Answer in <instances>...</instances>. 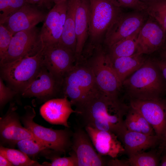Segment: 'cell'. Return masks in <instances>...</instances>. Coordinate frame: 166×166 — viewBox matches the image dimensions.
I'll use <instances>...</instances> for the list:
<instances>
[{
  "label": "cell",
  "mask_w": 166,
  "mask_h": 166,
  "mask_svg": "<svg viewBox=\"0 0 166 166\" xmlns=\"http://www.w3.org/2000/svg\"><path fill=\"white\" fill-rule=\"evenodd\" d=\"M75 106L79 126L84 128L90 127L117 135L124 127L126 106L109 99L98 89Z\"/></svg>",
  "instance_id": "obj_1"
},
{
  "label": "cell",
  "mask_w": 166,
  "mask_h": 166,
  "mask_svg": "<svg viewBox=\"0 0 166 166\" xmlns=\"http://www.w3.org/2000/svg\"><path fill=\"white\" fill-rule=\"evenodd\" d=\"M130 99H160L166 83L155 60L146 59L144 64L122 83Z\"/></svg>",
  "instance_id": "obj_2"
},
{
  "label": "cell",
  "mask_w": 166,
  "mask_h": 166,
  "mask_svg": "<svg viewBox=\"0 0 166 166\" xmlns=\"http://www.w3.org/2000/svg\"><path fill=\"white\" fill-rule=\"evenodd\" d=\"M89 0L88 38L82 53L86 57L103 45L108 30L123 13L110 0Z\"/></svg>",
  "instance_id": "obj_3"
},
{
  "label": "cell",
  "mask_w": 166,
  "mask_h": 166,
  "mask_svg": "<svg viewBox=\"0 0 166 166\" xmlns=\"http://www.w3.org/2000/svg\"><path fill=\"white\" fill-rule=\"evenodd\" d=\"M98 89L93 71L86 60L80 59L65 74L63 79V97L75 106Z\"/></svg>",
  "instance_id": "obj_4"
},
{
  "label": "cell",
  "mask_w": 166,
  "mask_h": 166,
  "mask_svg": "<svg viewBox=\"0 0 166 166\" xmlns=\"http://www.w3.org/2000/svg\"><path fill=\"white\" fill-rule=\"evenodd\" d=\"M24 109L25 113L20 120L24 127L31 132L39 143L61 154L71 150L73 132L70 128L54 129L45 127L34 121L36 112L34 108L26 105Z\"/></svg>",
  "instance_id": "obj_5"
},
{
  "label": "cell",
  "mask_w": 166,
  "mask_h": 166,
  "mask_svg": "<svg viewBox=\"0 0 166 166\" xmlns=\"http://www.w3.org/2000/svg\"><path fill=\"white\" fill-rule=\"evenodd\" d=\"M86 60L93 72L97 87L104 96L119 101L122 84L114 71L106 49L101 45Z\"/></svg>",
  "instance_id": "obj_6"
},
{
  "label": "cell",
  "mask_w": 166,
  "mask_h": 166,
  "mask_svg": "<svg viewBox=\"0 0 166 166\" xmlns=\"http://www.w3.org/2000/svg\"><path fill=\"white\" fill-rule=\"evenodd\" d=\"M43 49L34 56L0 65L1 77L18 93L32 81L42 65Z\"/></svg>",
  "instance_id": "obj_7"
},
{
  "label": "cell",
  "mask_w": 166,
  "mask_h": 166,
  "mask_svg": "<svg viewBox=\"0 0 166 166\" xmlns=\"http://www.w3.org/2000/svg\"><path fill=\"white\" fill-rule=\"evenodd\" d=\"M40 30L36 26L14 34L6 52L0 60V65L34 56L41 51L43 45Z\"/></svg>",
  "instance_id": "obj_8"
},
{
  "label": "cell",
  "mask_w": 166,
  "mask_h": 166,
  "mask_svg": "<svg viewBox=\"0 0 166 166\" xmlns=\"http://www.w3.org/2000/svg\"><path fill=\"white\" fill-rule=\"evenodd\" d=\"M130 107L144 117L162 141L166 140V103L160 99H130Z\"/></svg>",
  "instance_id": "obj_9"
},
{
  "label": "cell",
  "mask_w": 166,
  "mask_h": 166,
  "mask_svg": "<svg viewBox=\"0 0 166 166\" xmlns=\"http://www.w3.org/2000/svg\"><path fill=\"white\" fill-rule=\"evenodd\" d=\"M62 82L42 64L34 78L20 93L23 97H34L46 101L62 95Z\"/></svg>",
  "instance_id": "obj_10"
},
{
  "label": "cell",
  "mask_w": 166,
  "mask_h": 166,
  "mask_svg": "<svg viewBox=\"0 0 166 166\" xmlns=\"http://www.w3.org/2000/svg\"><path fill=\"white\" fill-rule=\"evenodd\" d=\"M145 13L136 10L123 13L106 32L103 42L105 46L108 49L140 29L146 20Z\"/></svg>",
  "instance_id": "obj_11"
},
{
  "label": "cell",
  "mask_w": 166,
  "mask_h": 166,
  "mask_svg": "<svg viewBox=\"0 0 166 166\" xmlns=\"http://www.w3.org/2000/svg\"><path fill=\"white\" fill-rule=\"evenodd\" d=\"M76 61L75 53L59 43L43 46L42 64L61 82L65 74L73 66Z\"/></svg>",
  "instance_id": "obj_12"
},
{
  "label": "cell",
  "mask_w": 166,
  "mask_h": 166,
  "mask_svg": "<svg viewBox=\"0 0 166 166\" xmlns=\"http://www.w3.org/2000/svg\"><path fill=\"white\" fill-rule=\"evenodd\" d=\"M75 154L78 166H103L107 161L99 155L85 128L79 126L73 132L71 150Z\"/></svg>",
  "instance_id": "obj_13"
},
{
  "label": "cell",
  "mask_w": 166,
  "mask_h": 166,
  "mask_svg": "<svg viewBox=\"0 0 166 166\" xmlns=\"http://www.w3.org/2000/svg\"><path fill=\"white\" fill-rule=\"evenodd\" d=\"M17 108L14 103H10L6 113L0 117L1 145L14 146L18 141L25 139L31 140L38 143L31 132L22 126L20 118L16 112Z\"/></svg>",
  "instance_id": "obj_14"
},
{
  "label": "cell",
  "mask_w": 166,
  "mask_h": 166,
  "mask_svg": "<svg viewBox=\"0 0 166 166\" xmlns=\"http://www.w3.org/2000/svg\"><path fill=\"white\" fill-rule=\"evenodd\" d=\"M68 7V0L56 4L48 13L40 30L43 46L57 45L61 39Z\"/></svg>",
  "instance_id": "obj_15"
},
{
  "label": "cell",
  "mask_w": 166,
  "mask_h": 166,
  "mask_svg": "<svg viewBox=\"0 0 166 166\" xmlns=\"http://www.w3.org/2000/svg\"><path fill=\"white\" fill-rule=\"evenodd\" d=\"M47 14L43 9L27 3L2 24L14 35L44 22Z\"/></svg>",
  "instance_id": "obj_16"
},
{
  "label": "cell",
  "mask_w": 166,
  "mask_h": 166,
  "mask_svg": "<svg viewBox=\"0 0 166 166\" xmlns=\"http://www.w3.org/2000/svg\"><path fill=\"white\" fill-rule=\"evenodd\" d=\"M166 34L161 26L150 17L143 25L139 33L136 53L150 54L164 45Z\"/></svg>",
  "instance_id": "obj_17"
},
{
  "label": "cell",
  "mask_w": 166,
  "mask_h": 166,
  "mask_svg": "<svg viewBox=\"0 0 166 166\" xmlns=\"http://www.w3.org/2000/svg\"><path fill=\"white\" fill-rule=\"evenodd\" d=\"M85 129L100 155L115 158L124 153L123 145L115 134L90 127H86Z\"/></svg>",
  "instance_id": "obj_18"
},
{
  "label": "cell",
  "mask_w": 166,
  "mask_h": 166,
  "mask_svg": "<svg viewBox=\"0 0 166 166\" xmlns=\"http://www.w3.org/2000/svg\"><path fill=\"white\" fill-rule=\"evenodd\" d=\"M66 97L49 99L41 106L40 112L42 117L49 123L70 128L68 120L70 115L77 112L73 110Z\"/></svg>",
  "instance_id": "obj_19"
},
{
  "label": "cell",
  "mask_w": 166,
  "mask_h": 166,
  "mask_svg": "<svg viewBox=\"0 0 166 166\" xmlns=\"http://www.w3.org/2000/svg\"><path fill=\"white\" fill-rule=\"evenodd\" d=\"M117 136L123 145L124 153L128 157L154 148L161 141L156 135L130 131L124 127Z\"/></svg>",
  "instance_id": "obj_20"
},
{
  "label": "cell",
  "mask_w": 166,
  "mask_h": 166,
  "mask_svg": "<svg viewBox=\"0 0 166 166\" xmlns=\"http://www.w3.org/2000/svg\"><path fill=\"white\" fill-rule=\"evenodd\" d=\"M89 6V0H75L76 61L80 58L88 38Z\"/></svg>",
  "instance_id": "obj_21"
},
{
  "label": "cell",
  "mask_w": 166,
  "mask_h": 166,
  "mask_svg": "<svg viewBox=\"0 0 166 166\" xmlns=\"http://www.w3.org/2000/svg\"><path fill=\"white\" fill-rule=\"evenodd\" d=\"M146 59L143 54L136 53L132 55L116 58L111 60L113 68L122 83L132 73L139 69Z\"/></svg>",
  "instance_id": "obj_22"
},
{
  "label": "cell",
  "mask_w": 166,
  "mask_h": 166,
  "mask_svg": "<svg viewBox=\"0 0 166 166\" xmlns=\"http://www.w3.org/2000/svg\"><path fill=\"white\" fill-rule=\"evenodd\" d=\"M75 0H68V7L59 44L71 50L75 55L77 38L75 23Z\"/></svg>",
  "instance_id": "obj_23"
},
{
  "label": "cell",
  "mask_w": 166,
  "mask_h": 166,
  "mask_svg": "<svg viewBox=\"0 0 166 166\" xmlns=\"http://www.w3.org/2000/svg\"><path fill=\"white\" fill-rule=\"evenodd\" d=\"M140 29L106 49L111 60L118 57L130 56L136 53L137 38Z\"/></svg>",
  "instance_id": "obj_24"
},
{
  "label": "cell",
  "mask_w": 166,
  "mask_h": 166,
  "mask_svg": "<svg viewBox=\"0 0 166 166\" xmlns=\"http://www.w3.org/2000/svg\"><path fill=\"white\" fill-rule=\"evenodd\" d=\"M127 130L149 135H156L151 125L139 113L130 107L124 121Z\"/></svg>",
  "instance_id": "obj_25"
},
{
  "label": "cell",
  "mask_w": 166,
  "mask_h": 166,
  "mask_svg": "<svg viewBox=\"0 0 166 166\" xmlns=\"http://www.w3.org/2000/svg\"><path fill=\"white\" fill-rule=\"evenodd\" d=\"M0 154L7 158L13 166H47L48 163L40 164L31 160L26 154L20 150L0 147Z\"/></svg>",
  "instance_id": "obj_26"
},
{
  "label": "cell",
  "mask_w": 166,
  "mask_h": 166,
  "mask_svg": "<svg viewBox=\"0 0 166 166\" xmlns=\"http://www.w3.org/2000/svg\"><path fill=\"white\" fill-rule=\"evenodd\" d=\"M145 3L144 11L161 26L166 34V0H152Z\"/></svg>",
  "instance_id": "obj_27"
},
{
  "label": "cell",
  "mask_w": 166,
  "mask_h": 166,
  "mask_svg": "<svg viewBox=\"0 0 166 166\" xmlns=\"http://www.w3.org/2000/svg\"><path fill=\"white\" fill-rule=\"evenodd\" d=\"M159 154L153 148L128 157L131 166H157L160 164Z\"/></svg>",
  "instance_id": "obj_28"
},
{
  "label": "cell",
  "mask_w": 166,
  "mask_h": 166,
  "mask_svg": "<svg viewBox=\"0 0 166 166\" xmlns=\"http://www.w3.org/2000/svg\"><path fill=\"white\" fill-rule=\"evenodd\" d=\"M16 145L19 150L29 157H35L44 149H47L41 144L30 139L20 140Z\"/></svg>",
  "instance_id": "obj_29"
},
{
  "label": "cell",
  "mask_w": 166,
  "mask_h": 166,
  "mask_svg": "<svg viewBox=\"0 0 166 166\" xmlns=\"http://www.w3.org/2000/svg\"><path fill=\"white\" fill-rule=\"evenodd\" d=\"M70 156L61 157L60 156H54L50 159L51 160L49 166H78L77 156L75 153L70 151Z\"/></svg>",
  "instance_id": "obj_30"
},
{
  "label": "cell",
  "mask_w": 166,
  "mask_h": 166,
  "mask_svg": "<svg viewBox=\"0 0 166 166\" xmlns=\"http://www.w3.org/2000/svg\"><path fill=\"white\" fill-rule=\"evenodd\" d=\"M13 36L7 28L0 24V60L6 52Z\"/></svg>",
  "instance_id": "obj_31"
},
{
  "label": "cell",
  "mask_w": 166,
  "mask_h": 166,
  "mask_svg": "<svg viewBox=\"0 0 166 166\" xmlns=\"http://www.w3.org/2000/svg\"><path fill=\"white\" fill-rule=\"evenodd\" d=\"M18 93L8 86L6 85L3 80L0 78V107L2 109L12 100Z\"/></svg>",
  "instance_id": "obj_32"
},
{
  "label": "cell",
  "mask_w": 166,
  "mask_h": 166,
  "mask_svg": "<svg viewBox=\"0 0 166 166\" xmlns=\"http://www.w3.org/2000/svg\"><path fill=\"white\" fill-rule=\"evenodd\" d=\"M27 3V0H10L5 12L0 15V24H3L10 16Z\"/></svg>",
  "instance_id": "obj_33"
},
{
  "label": "cell",
  "mask_w": 166,
  "mask_h": 166,
  "mask_svg": "<svg viewBox=\"0 0 166 166\" xmlns=\"http://www.w3.org/2000/svg\"><path fill=\"white\" fill-rule=\"evenodd\" d=\"M117 6L121 8H127L134 10L144 11L146 5L145 2L138 0H110Z\"/></svg>",
  "instance_id": "obj_34"
},
{
  "label": "cell",
  "mask_w": 166,
  "mask_h": 166,
  "mask_svg": "<svg viewBox=\"0 0 166 166\" xmlns=\"http://www.w3.org/2000/svg\"><path fill=\"white\" fill-rule=\"evenodd\" d=\"M28 3L42 9H50L53 2L52 0H27Z\"/></svg>",
  "instance_id": "obj_35"
},
{
  "label": "cell",
  "mask_w": 166,
  "mask_h": 166,
  "mask_svg": "<svg viewBox=\"0 0 166 166\" xmlns=\"http://www.w3.org/2000/svg\"><path fill=\"white\" fill-rule=\"evenodd\" d=\"M106 165L110 166H130L128 160H119L116 158H112L107 161Z\"/></svg>",
  "instance_id": "obj_36"
},
{
  "label": "cell",
  "mask_w": 166,
  "mask_h": 166,
  "mask_svg": "<svg viewBox=\"0 0 166 166\" xmlns=\"http://www.w3.org/2000/svg\"><path fill=\"white\" fill-rule=\"evenodd\" d=\"M155 60L160 68L166 83V59L163 58L161 60Z\"/></svg>",
  "instance_id": "obj_37"
},
{
  "label": "cell",
  "mask_w": 166,
  "mask_h": 166,
  "mask_svg": "<svg viewBox=\"0 0 166 166\" xmlns=\"http://www.w3.org/2000/svg\"><path fill=\"white\" fill-rule=\"evenodd\" d=\"M10 0H0V15L3 14L6 10Z\"/></svg>",
  "instance_id": "obj_38"
},
{
  "label": "cell",
  "mask_w": 166,
  "mask_h": 166,
  "mask_svg": "<svg viewBox=\"0 0 166 166\" xmlns=\"http://www.w3.org/2000/svg\"><path fill=\"white\" fill-rule=\"evenodd\" d=\"M13 166V164L7 158L0 154V166Z\"/></svg>",
  "instance_id": "obj_39"
},
{
  "label": "cell",
  "mask_w": 166,
  "mask_h": 166,
  "mask_svg": "<svg viewBox=\"0 0 166 166\" xmlns=\"http://www.w3.org/2000/svg\"><path fill=\"white\" fill-rule=\"evenodd\" d=\"M165 150L166 151L164 152H165L161 158V161L160 164V165L161 166H166V148Z\"/></svg>",
  "instance_id": "obj_40"
},
{
  "label": "cell",
  "mask_w": 166,
  "mask_h": 166,
  "mask_svg": "<svg viewBox=\"0 0 166 166\" xmlns=\"http://www.w3.org/2000/svg\"><path fill=\"white\" fill-rule=\"evenodd\" d=\"M162 56L163 58L166 59V48L162 53Z\"/></svg>",
  "instance_id": "obj_41"
},
{
  "label": "cell",
  "mask_w": 166,
  "mask_h": 166,
  "mask_svg": "<svg viewBox=\"0 0 166 166\" xmlns=\"http://www.w3.org/2000/svg\"><path fill=\"white\" fill-rule=\"evenodd\" d=\"M53 3L55 4L65 1L67 0H52Z\"/></svg>",
  "instance_id": "obj_42"
},
{
  "label": "cell",
  "mask_w": 166,
  "mask_h": 166,
  "mask_svg": "<svg viewBox=\"0 0 166 166\" xmlns=\"http://www.w3.org/2000/svg\"><path fill=\"white\" fill-rule=\"evenodd\" d=\"M140 2H149L152 0H138Z\"/></svg>",
  "instance_id": "obj_43"
},
{
  "label": "cell",
  "mask_w": 166,
  "mask_h": 166,
  "mask_svg": "<svg viewBox=\"0 0 166 166\" xmlns=\"http://www.w3.org/2000/svg\"><path fill=\"white\" fill-rule=\"evenodd\" d=\"M163 145L164 146V147L165 148H166V140L164 141H163Z\"/></svg>",
  "instance_id": "obj_44"
}]
</instances>
